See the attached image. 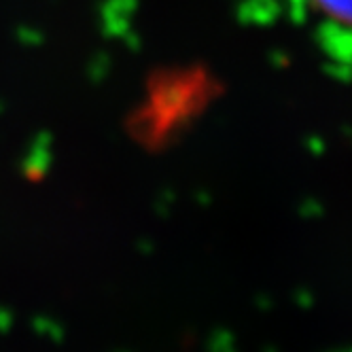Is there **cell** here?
<instances>
[{"instance_id": "cell-1", "label": "cell", "mask_w": 352, "mask_h": 352, "mask_svg": "<svg viewBox=\"0 0 352 352\" xmlns=\"http://www.w3.org/2000/svg\"><path fill=\"white\" fill-rule=\"evenodd\" d=\"M312 7L329 21L352 28V0H310Z\"/></svg>"}]
</instances>
